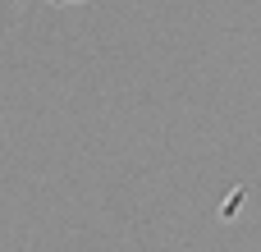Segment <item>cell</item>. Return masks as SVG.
I'll use <instances>...</instances> for the list:
<instances>
[{
    "label": "cell",
    "mask_w": 261,
    "mask_h": 252,
    "mask_svg": "<svg viewBox=\"0 0 261 252\" xmlns=\"http://www.w3.org/2000/svg\"><path fill=\"white\" fill-rule=\"evenodd\" d=\"M55 5H78V0H55Z\"/></svg>",
    "instance_id": "6da1fadb"
}]
</instances>
